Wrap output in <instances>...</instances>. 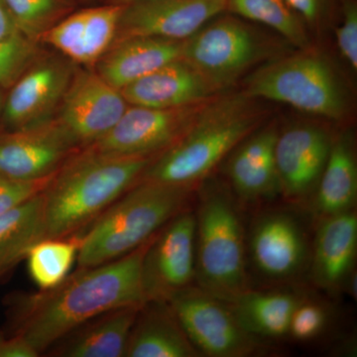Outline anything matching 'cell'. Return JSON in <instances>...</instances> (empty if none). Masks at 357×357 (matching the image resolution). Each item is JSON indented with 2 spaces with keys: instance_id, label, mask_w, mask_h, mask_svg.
<instances>
[{
  "instance_id": "4",
  "label": "cell",
  "mask_w": 357,
  "mask_h": 357,
  "mask_svg": "<svg viewBox=\"0 0 357 357\" xmlns=\"http://www.w3.org/2000/svg\"><path fill=\"white\" fill-rule=\"evenodd\" d=\"M196 189L140 180L82 234L77 267L98 266L135 250L191 208Z\"/></svg>"
},
{
  "instance_id": "7",
  "label": "cell",
  "mask_w": 357,
  "mask_h": 357,
  "mask_svg": "<svg viewBox=\"0 0 357 357\" xmlns=\"http://www.w3.org/2000/svg\"><path fill=\"white\" fill-rule=\"evenodd\" d=\"M283 49L243 18L222 13L185 40L181 59L222 93L251 70L285 55Z\"/></svg>"
},
{
  "instance_id": "21",
  "label": "cell",
  "mask_w": 357,
  "mask_h": 357,
  "mask_svg": "<svg viewBox=\"0 0 357 357\" xmlns=\"http://www.w3.org/2000/svg\"><path fill=\"white\" fill-rule=\"evenodd\" d=\"M357 251V215L354 210L324 218L312 255V281L337 291L354 270Z\"/></svg>"
},
{
  "instance_id": "1",
  "label": "cell",
  "mask_w": 357,
  "mask_h": 357,
  "mask_svg": "<svg viewBox=\"0 0 357 357\" xmlns=\"http://www.w3.org/2000/svg\"><path fill=\"white\" fill-rule=\"evenodd\" d=\"M150 239L112 261L77 267L48 290L7 296L6 333L24 338L41 356L89 319L115 307L144 304L141 264Z\"/></svg>"
},
{
  "instance_id": "8",
  "label": "cell",
  "mask_w": 357,
  "mask_h": 357,
  "mask_svg": "<svg viewBox=\"0 0 357 357\" xmlns=\"http://www.w3.org/2000/svg\"><path fill=\"white\" fill-rule=\"evenodd\" d=\"M168 303L201 356H251L261 347L257 337L244 330L227 303L196 284L175 294Z\"/></svg>"
},
{
  "instance_id": "30",
  "label": "cell",
  "mask_w": 357,
  "mask_h": 357,
  "mask_svg": "<svg viewBox=\"0 0 357 357\" xmlns=\"http://www.w3.org/2000/svg\"><path fill=\"white\" fill-rule=\"evenodd\" d=\"M39 42L18 33L0 40V89L11 86L42 52Z\"/></svg>"
},
{
  "instance_id": "24",
  "label": "cell",
  "mask_w": 357,
  "mask_h": 357,
  "mask_svg": "<svg viewBox=\"0 0 357 357\" xmlns=\"http://www.w3.org/2000/svg\"><path fill=\"white\" fill-rule=\"evenodd\" d=\"M301 301L293 293L248 289L229 305L246 332L257 338H276L288 335L293 312Z\"/></svg>"
},
{
  "instance_id": "6",
  "label": "cell",
  "mask_w": 357,
  "mask_h": 357,
  "mask_svg": "<svg viewBox=\"0 0 357 357\" xmlns=\"http://www.w3.org/2000/svg\"><path fill=\"white\" fill-rule=\"evenodd\" d=\"M243 89L256 100L286 103L331 121H342L351 109L344 77L314 47L259 66L246 77Z\"/></svg>"
},
{
  "instance_id": "29",
  "label": "cell",
  "mask_w": 357,
  "mask_h": 357,
  "mask_svg": "<svg viewBox=\"0 0 357 357\" xmlns=\"http://www.w3.org/2000/svg\"><path fill=\"white\" fill-rule=\"evenodd\" d=\"M21 34L39 42L45 33L70 13L73 0H1ZM40 43V42H39Z\"/></svg>"
},
{
  "instance_id": "32",
  "label": "cell",
  "mask_w": 357,
  "mask_h": 357,
  "mask_svg": "<svg viewBox=\"0 0 357 357\" xmlns=\"http://www.w3.org/2000/svg\"><path fill=\"white\" fill-rule=\"evenodd\" d=\"M326 324V312L319 304L301 301L291 319L288 335L299 342H307L318 337Z\"/></svg>"
},
{
  "instance_id": "9",
  "label": "cell",
  "mask_w": 357,
  "mask_h": 357,
  "mask_svg": "<svg viewBox=\"0 0 357 357\" xmlns=\"http://www.w3.org/2000/svg\"><path fill=\"white\" fill-rule=\"evenodd\" d=\"M128 105L121 89L105 82L95 70L77 66L54 119L79 151L105 137Z\"/></svg>"
},
{
  "instance_id": "16",
  "label": "cell",
  "mask_w": 357,
  "mask_h": 357,
  "mask_svg": "<svg viewBox=\"0 0 357 357\" xmlns=\"http://www.w3.org/2000/svg\"><path fill=\"white\" fill-rule=\"evenodd\" d=\"M248 246L255 269L272 280L299 274L309 258L304 229L286 211H269L259 217L251 229Z\"/></svg>"
},
{
  "instance_id": "33",
  "label": "cell",
  "mask_w": 357,
  "mask_h": 357,
  "mask_svg": "<svg viewBox=\"0 0 357 357\" xmlns=\"http://www.w3.org/2000/svg\"><path fill=\"white\" fill-rule=\"evenodd\" d=\"M51 178L20 181L0 175V217L43 191Z\"/></svg>"
},
{
  "instance_id": "36",
  "label": "cell",
  "mask_w": 357,
  "mask_h": 357,
  "mask_svg": "<svg viewBox=\"0 0 357 357\" xmlns=\"http://www.w3.org/2000/svg\"><path fill=\"white\" fill-rule=\"evenodd\" d=\"M18 33H20V30L16 27L3 2L0 0V40L9 38Z\"/></svg>"
},
{
  "instance_id": "20",
  "label": "cell",
  "mask_w": 357,
  "mask_h": 357,
  "mask_svg": "<svg viewBox=\"0 0 357 357\" xmlns=\"http://www.w3.org/2000/svg\"><path fill=\"white\" fill-rule=\"evenodd\" d=\"M142 305L115 307L89 319L52 345L44 356L123 357L129 333Z\"/></svg>"
},
{
  "instance_id": "13",
  "label": "cell",
  "mask_w": 357,
  "mask_h": 357,
  "mask_svg": "<svg viewBox=\"0 0 357 357\" xmlns=\"http://www.w3.org/2000/svg\"><path fill=\"white\" fill-rule=\"evenodd\" d=\"M225 8L227 0H133L122 4L114 42L132 36L185 41Z\"/></svg>"
},
{
  "instance_id": "2",
  "label": "cell",
  "mask_w": 357,
  "mask_h": 357,
  "mask_svg": "<svg viewBox=\"0 0 357 357\" xmlns=\"http://www.w3.org/2000/svg\"><path fill=\"white\" fill-rule=\"evenodd\" d=\"M154 158L119 156L89 147L75 152L42 191L44 238L83 234L139 182Z\"/></svg>"
},
{
  "instance_id": "3",
  "label": "cell",
  "mask_w": 357,
  "mask_h": 357,
  "mask_svg": "<svg viewBox=\"0 0 357 357\" xmlns=\"http://www.w3.org/2000/svg\"><path fill=\"white\" fill-rule=\"evenodd\" d=\"M265 117L258 100L243 89L220 93L206 102L184 135L153 159L140 180L198 187Z\"/></svg>"
},
{
  "instance_id": "25",
  "label": "cell",
  "mask_w": 357,
  "mask_h": 357,
  "mask_svg": "<svg viewBox=\"0 0 357 357\" xmlns=\"http://www.w3.org/2000/svg\"><path fill=\"white\" fill-rule=\"evenodd\" d=\"M44 239L42 192L0 217V280Z\"/></svg>"
},
{
  "instance_id": "26",
  "label": "cell",
  "mask_w": 357,
  "mask_h": 357,
  "mask_svg": "<svg viewBox=\"0 0 357 357\" xmlns=\"http://www.w3.org/2000/svg\"><path fill=\"white\" fill-rule=\"evenodd\" d=\"M225 13L266 26L298 50L312 48L309 29L286 0H227Z\"/></svg>"
},
{
  "instance_id": "27",
  "label": "cell",
  "mask_w": 357,
  "mask_h": 357,
  "mask_svg": "<svg viewBox=\"0 0 357 357\" xmlns=\"http://www.w3.org/2000/svg\"><path fill=\"white\" fill-rule=\"evenodd\" d=\"M82 243V234L60 238H44L26 255L30 279L39 290L57 286L72 272Z\"/></svg>"
},
{
  "instance_id": "31",
  "label": "cell",
  "mask_w": 357,
  "mask_h": 357,
  "mask_svg": "<svg viewBox=\"0 0 357 357\" xmlns=\"http://www.w3.org/2000/svg\"><path fill=\"white\" fill-rule=\"evenodd\" d=\"M340 23L335 29L338 51L352 70H357V2L340 0Z\"/></svg>"
},
{
  "instance_id": "28",
  "label": "cell",
  "mask_w": 357,
  "mask_h": 357,
  "mask_svg": "<svg viewBox=\"0 0 357 357\" xmlns=\"http://www.w3.org/2000/svg\"><path fill=\"white\" fill-rule=\"evenodd\" d=\"M84 10L83 48L79 67L93 69L115 41L122 4L107 3Z\"/></svg>"
},
{
  "instance_id": "10",
  "label": "cell",
  "mask_w": 357,
  "mask_h": 357,
  "mask_svg": "<svg viewBox=\"0 0 357 357\" xmlns=\"http://www.w3.org/2000/svg\"><path fill=\"white\" fill-rule=\"evenodd\" d=\"M196 284V215L188 208L151 239L141 264L144 302L166 301Z\"/></svg>"
},
{
  "instance_id": "17",
  "label": "cell",
  "mask_w": 357,
  "mask_h": 357,
  "mask_svg": "<svg viewBox=\"0 0 357 357\" xmlns=\"http://www.w3.org/2000/svg\"><path fill=\"white\" fill-rule=\"evenodd\" d=\"M278 134L276 122L261 126L227 156V185L236 198L255 202L280 195L275 161Z\"/></svg>"
},
{
  "instance_id": "22",
  "label": "cell",
  "mask_w": 357,
  "mask_h": 357,
  "mask_svg": "<svg viewBox=\"0 0 357 357\" xmlns=\"http://www.w3.org/2000/svg\"><path fill=\"white\" fill-rule=\"evenodd\" d=\"M198 356L168 302L147 301L140 307L123 357Z\"/></svg>"
},
{
  "instance_id": "37",
  "label": "cell",
  "mask_w": 357,
  "mask_h": 357,
  "mask_svg": "<svg viewBox=\"0 0 357 357\" xmlns=\"http://www.w3.org/2000/svg\"><path fill=\"white\" fill-rule=\"evenodd\" d=\"M107 3L114 4H126L128 2L133 1V0H107Z\"/></svg>"
},
{
  "instance_id": "23",
  "label": "cell",
  "mask_w": 357,
  "mask_h": 357,
  "mask_svg": "<svg viewBox=\"0 0 357 357\" xmlns=\"http://www.w3.org/2000/svg\"><path fill=\"white\" fill-rule=\"evenodd\" d=\"M321 218L354 210L357 198V163L351 133L333 138L332 149L314 191Z\"/></svg>"
},
{
  "instance_id": "38",
  "label": "cell",
  "mask_w": 357,
  "mask_h": 357,
  "mask_svg": "<svg viewBox=\"0 0 357 357\" xmlns=\"http://www.w3.org/2000/svg\"><path fill=\"white\" fill-rule=\"evenodd\" d=\"M2 107H3V100H2L1 93H0V114H2Z\"/></svg>"
},
{
  "instance_id": "18",
  "label": "cell",
  "mask_w": 357,
  "mask_h": 357,
  "mask_svg": "<svg viewBox=\"0 0 357 357\" xmlns=\"http://www.w3.org/2000/svg\"><path fill=\"white\" fill-rule=\"evenodd\" d=\"M121 91L129 105L152 109L198 105L220 95L181 58L162 66Z\"/></svg>"
},
{
  "instance_id": "34",
  "label": "cell",
  "mask_w": 357,
  "mask_h": 357,
  "mask_svg": "<svg viewBox=\"0 0 357 357\" xmlns=\"http://www.w3.org/2000/svg\"><path fill=\"white\" fill-rule=\"evenodd\" d=\"M302 18L307 29L319 30L340 10V0H286Z\"/></svg>"
},
{
  "instance_id": "14",
  "label": "cell",
  "mask_w": 357,
  "mask_h": 357,
  "mask_svg": "<svg viewBox=\"0 0 357 357\" xmlns=\"http://www.w3.org/2000/svg\"><path fill=\"white\" fill-rule=\"evenodd\" d=\"M333 141L331 133L319 124L299 123L279 130L275 161L282 196L299 202L314 194Z\"/></svg>"
},
{
  "instance_id": "35",
  "label": "cell",
  "mask_w": 357,
  "mask_h": 357,
  "mask_svg": "<svg viewBox=\"0 0 357 357\" xmlns=\"http://www.w3.org/2000/svg\"><path fill=\"white\" fill-rule=\"evenodd\" d=\"M39 354L20 335L0 330V357H38Z\"/></svg>"
},
{
  "instance_id": "12",
  "label": "cell",
  "mask_w": 357,
  "mask_h": 357,
  "mask_svg": "<svg viewBox=\"0 0 357 357\" xmlns=\"http://www.w3.org/2000/svg\"><path fill=\"white\" fill-rule=\"evenodd\" d=\"M206 102L176 109L128 105L116 126L89 147L119 156L154 158L184 135Z\"/></svg>"
},
{
  "instance_id": "11",
  "label": "cell",
  "mask_w": 357,
  "mask_h": 357,
  "mask_svg": "<svg viewBox=\"0 0 357 357\" xmlns=\"http://www.w3.org/2000/svg\"><path fill=\"white\" fill-rule=\"evenodd\" d=\"M77 67L57 52L42 51L10 86L3 102L1 117L7 130L33 128L52 121Z\"/></svg>"
},
{
  "instance_id": "19",
  "label": "cell",
  "mask_w": 357,
  "mask_h": 357,
  "mask_svg": "<svg viewBox=\"0 0 357 357\" xmlns=\"http://www.w3.org/2000/svg\"><path fill=\"white\" fill-rule=\"evenodd\" d=\"M184 41L132 36L114 42L93 70L115 89H122L182 56Z\"/></svg>"
},
{
  "instance_id": "5",
  "label": "cell",
  "mask_w": 357,
  "mask_h": 357,
  "mask_svg": "<svg viewBox=\"0 0 357 357\" xmlns=\"http://www.w3.org/2000/svg\"><path fill=\"white\" fill-rule=\"evenodd\" d=\"M196 195V285L229 304L250 289L236 197L227 183L211 175Z\"/></svg>"
},
{
  "instance_id": "15",
  "label": "cell",
  "mask_w": 357,
  "mask_h": 357,
  "mask_svg": "<svg viewBox=\"0 0 357 357\" xmlns=\"http://www.w3.org/2000/svg\"><path fill=\"white\" fill-rule=\"evenodd\" d=\"M77 152L55 119L0 133V175L20 181L52 177Z\"/></svg>"
}]
</instances>
